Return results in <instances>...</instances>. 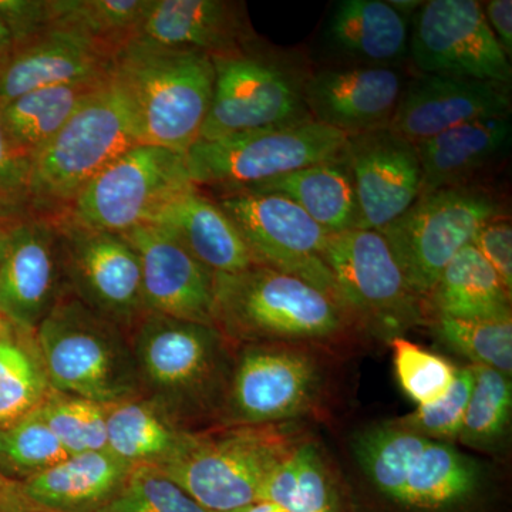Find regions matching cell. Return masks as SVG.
<instances>
[{
    "mask_svg": "<svg viewBox=\"0 0 512 512\" xmlns=\"http://www.w3.org/2000/svg\"><path fill=\"white\" fill-rule=\"evenodd\" d=\"M35 338L53 392L100 404L141 396L126 330L70 293L37 326Z\"/></svg>",
    "mask_w": 512,
    "mask_h": 512,
    "instance_id": "cell-7",
    "label": "cell"
},
{
    "mask_svg": "<svg viewBox=\"0 0 512 512\" xmlns=\"http://www.w3.org/2000/svg\"><path fill=\"white\" fill-rule=\"evenodd\" d=\"M0 512H37L26 504L0 505Z\"/></svg>",
    "mask_w": 512,
    "mask_h": 512,
    "instance_id": "cell-49",
    "label": "cell"
},
{
    "mask_svg": "<svg viewBox=\"0 0 512 512\" xmlns=\"http://www.w3.org/2000/svg\"><path fill=\"white\" fill-rule=\"evenodd\" d=\"M35 333L0 325V427L35 412L52 393Z\"/></svg>",
    "mask_w": 512,
    "mask_h": 512,
    "instance_id": "cell-33",
    "label": "cell"
},
{
    "mask_svg": "<svg viewBox=\"0 0 512 512\" xmlns=\"http://www.w3.org/2000/svg\"><path fill=\"white\" fill-rule=\"evenodd\" d=\"M130 339L141 396L188 431L218 426L237 346L217 326L146 313Z\"/></svg>",
    "mask_w": 512,
    "mask_h": 512,
    "instance_id": "cell-1",
    "label": "cell"
},
{
    "mask_svg": "<svg viewBox=\"0 0 512 512\" xmlns=\"http://www.w3.org/2000/svg\"><path fill=\"white\" fill-rule=\"evenodd\" d=\"M106 412L107 451L131 467L168 466L198 433L185 430L143 396L106 404Z\"/></svg>",
    "mask_w": 512,
    "mask_h": 512,
    "instance_id": "cell-28",
    "label": "cell"
},
{
    "mask_svg": "<svg viewBox=\"0 0 512 512\" xmlns=\"http://www.w3.org/2000/svg\"><path fill=\"white\" fill-rule=\"evenodd\" d=\"M131 470L107 450L76 454L18 484V490L37 512H97L123 487Z\"/></svg>",
    "mask_w": 512,
    "mask_h": 512,
    "instance_id": "cell-27",
    "label": "cell"
},
{
    "mask_svg": "<svg viewBox=\"0 0 512 512\" xmlns=\"http://www.w3.org/2000/svg\"><path fill=\"white\" fill-rule=\"evenodd\" d=\"M215 201L234 222L256 264L296 276L340 303L335 279L323 259L330 232L295 202L249 192L221 195Z\"/></svg>",
    "mask_w": 512,
    "mask_h": 512,
    "instance_id": "cell-14",
    "label": "cell"
},
{
    "mask_svg": "<svg viewBox=\"0 0 512 512\" xmlns=\"http://www.w3.org/2000/svg\"><path fill=\"white\" fill-rule=\"evenodd\" d=\"M191 187L183 154L138 144L96 175L60 218L124 234L147 224L175 195Z\"/></svg>",
    "mask_w": 512,
    "mask_h": 512,
    "instance_id": "cell-13",
    "label": "cell"
},
{
    "mask_svg": "<svg viewBox=\"0 0 512 512\" xmlns=\"http://www.w3.org/2000/svg\"><path fill=\"white\" fill-rule=\"evenodd\" d=\"M352 456L376 494L409 511L458 510L473 503L487 483L477 458L393 420L360 430L352 440Z\"/></svg>",
    "mask_w": 512,
    "mask_h": 512,
    "instance_id": "cell-3",
    "label": "cell"
},
{
    "mask_svg": "<svg viewBox=\"0 0 512 512\" xmlns=\"http://www.w3.org/2000/svg\"><path fill=\"white\" fill-rule=\"evenodd\" d=\"M470 366L474 375L473 389L457 441L476 450H493L510 429L511 377L490 367Z\"/></svg>",
    "mask_w": 512,
    "mask_h": 512,
    "instance_id": "cell-35",
    "label": "cell"
},
{
    "mask_svg": "<svg viewBox=\"0 0 512 512\" xmlns=\"http://www.w3.org/2000/svg\"><path fill=\"white\" fill-rule=\"evenodd\" d=\"M97 512H211L185 493L173 478L153 466H137L126 483Z\"/></svg>",
    "mask_w": 512,
    "mask_h": 512,
    "instance_id": "cell-40",
    "label": "cell"
},
{
    "mask_svg": "<svg viewBox=\"0 0 512 512\" xmlns=\"http://www.w3.org/2000/svg\"><path fill=\"white\" fill-rule=\"evenodd\" d=\"M511 117L471 121L416 144L421 192L476 185V178L508 156Z\"/></svg>",
    "mask_w": 512,
    "mask_h": 512,
    "instance_id": "cell-26",
    "label": "cell"
},
{
    "mask_svg": "<svg viewBox=\"0 0 512 512\" xmlns=\"http://www.w3.org/2000/svg\"><path fill=\"white\" fill-rule=\"evenodd\" d=\"M109 77L110 73L53 84L9 101L0 107V124L9 143L20 156L32 161L67 121L99 92Z\"/></svg>",
    "mask_w": 512,
    "mask_h": 512,
    "instance_id": "cell-30",
    "label": "cell"
},
{
    "mask_svg": "<svg viewBox=\"0 0 512 512\" xmlns=\"http://www.w3.org/2000/svg\"><path fill=\"white\" fill-rule=\"evenodd\" d=\"M247 5L234 0H151L128 45L215 56L255 40Z\"/></svg>",
    "mask_w": 512,
    "mask_h": 512,
    "instance_id": "cell-22",
    "label": "cell"
},
{
    "mask_svg": "<svg viewBox=\"0 0 512 512\" xmlns=\"http://www.w3.org/2000/svg\"><path fill=\"white\" fill-rule=\"evenodd\" d=\"M147 224L163 228L214 274L258 265L234 222L195 185L175 195Z\"/></svg>",
    "mask_w": 512,
    "mask_h": 512,
    "instance_id": "cell-25",
    "label": "cell"
},
{
    "mask_svg": "<svg viewBox=\"0 0 512 512\" xmlns=\"http://www.w3.org/2000/svg\"><path fill=\"white\" fill-rule=\"evenodd\" d=\"M0 225H2V224H0ZM2 227H5V225H2Z\"/></svg>",
    "mask_w": 512,
    "mask_h": 512,
    "instance_id": "cell-52",
    "label": "cell"
},
{
    "mask_svg": "<svg viewBox=\"0 0 512 512\" xmlns=\"http://www.w3.org/2000/svg\"><path fill=\"white\" fill-rule=\"evenodd\" d=\"M473 383L471 366L458 367L456 379L443 397L426 406H417L414 412L393 421L426 439L454 444L463 424Z\"/></svg>",
    "mask_w": 512,
    "mask_h": 512,
    "instance_id": "cell-41",
    "label": "cell"
},
{
    "mask_svg": "<svg viewBox=\"0 0 512 512\" xmlns=\"http://www.w3.org/2000/svg\"><path fill=\"white\" fill-rule=\"evenodd\" d=\"M69 457L36 412L0 427V476L20 484Z\"/></svg>",
    "mask_w": 512,
    "mask_h": 512,
    "instance_id": "cell-36",
    "label": "cell"
},
{
    "mask_svg": "<svg viewBox=\"0 0 512 512\" xmlns=\"http://www.w3.org/2000/svg\"><path fill=\"white\" fill-rule=\"evenodd\" d=\"M3 320H5V318H2V316H0V325H2Z\"/></svg>",
    "mask_w": 512,
    "mask_h": 512,
    "instance_id": "cell-51",
    "label": "cell"
},
{
    "mask_svg": "<svg viewBox=\"0 0 512 512\" xmlns=\"http://www.w3.org/2000/svg\"><path fill=\"white\" fill-rule=\"evenodd\" d=\"M241 192L288 198L330 234L360 227L355 184L345 157L301 168L231 194Z\"/></svg>",
    "mask_w": 512,
    "mask_h": 512,
    "instance_id": "cell-29",
    "label": "cell"
},
{
    "mask_svg": "<svg viewBox=\"0 0 512 512\" xmlns=\"http://www.w3.org/2000/svg\"><path fill=\"white\" fill-rule=\"evenodd\" d=\"M302 439L295 423L215 427L198 431L160 470L205 510L237 512L258 503L266 480Z\"/></svg>",
    "mask_w": 512,
    "mask_h": 512,
    "instance_id": "cell-8",
    "label": "cell"
},
{
    "mask_svg": "<svg viewBox=\"0 0 512 512\" xmlns=\"http://www.w3.org/2000/svg\"><path fill=\"white\" fill-rule=\"evenodd\" d=\"M348 137L313 119L197 141L185 154L195 187L220 195L345 157Z\"/></svg>",
    "mask_w": 512,
    "mask_h": 512,
    "instance_id": "cell-9",
    "label": "cell"
},
{
    "mask_svg": "<svg viewBox=\"0 0 512 512\" xmlns=\"http://www.w3.org/2000/svg\"><path fill=\"white\" fill-rule=\"evenodd\" d=\"M239 512H288L284 508L278 507V505L271 503H256L251 507L245 508Z\"/></svg>",
    "mask_w": 512,
    "mask_h": 512,
    "instance_id": "cell-48",
    "label": "cell"
},
{
    "mask_svg": "<svg viewBox=\"0 0 512 512\" xmlns=\"http://www.w3.org/2000/svg\"><path fill=\"white\" fill-rule=\"evenodd\" d=\"M113 57L79 32L46 29L13 45L0 62V107L42 87L106 76Z\"/></svg>",
    "mask_w": 512,
    "mask_h": 512,
    "instance_id": "cell-23",
    "label": "cell"
},
{
    "mask_svg": "<svg viewBox=\"0 0 512 512\" xmlns=\"http://www.w3.org/2000/svg\"><path fill=\"white\" fill-rule=\"evenodd\" d=\"M511 111L510 86L505 84L413 73L389 130L416 146L461 124L511 117Z\"/></svg>",
    "mask_w": 512,
    "mask_h": 512,
    "instance_id": "cell-19",
    "label": "cell"
},
{
    "mask_svg": "<svg viewBox=\"0 0 512 512\" xmlns=\"http://www.w3.org/2000/svg\"><path fill=\"white\" fill-rule=\"evenodd\" d=\"M474 247L493 266L508 291L512 292V225L510 217L501 215L477 232Z\"/></svg>",
    "mask_w": 512,
    "mask_h": 512,
    "instance_id": "cell-43",
    "label": "cell"
},
{
    "mask_svg": "<svg viewBox=\"0 0 512 512\" xmlns=\"http://www.w3.org/2000/svg\"><path fill=\"white\" fill-rule=\"evenodd\" d=\"M485 19L493 30L498 43L503 47L505 55H512V2L511 0H490L481 3Z\"/></svg>",
    "mask_w": 512,
    "mask_h": 512,
    "instance_id": "cell-44",
    "label": "cell"
},
{
    "mask_svg": "<svg viewBox=\"0 0 512 512\" xmlns=\"http://www.w3.org/2000/svg\"><path fill=\"white\" fill-rule=\"evenodd\" d=\"M30 161L9 143L0 124V224L12 227L28 220Z\"/></svg>",
    "mask_w": 512,
    "mask_h": 512,
    "instance_id": "cell-42",
    "label": "cell"
},
{
    "mask_svg": "<svg viewBox=\"0 0 512 512\" xmlns=\"http://www.w3.org/2000/svg\"><path fill=\"white\" fill-rule=\"evenodd\" d=\"M151 0H47L49 28L79 32L116 55L133 40Z\"/></svg>",
    "mask_w": 512,
    "mask_h": 512,
    "instance_id": "cell-34",
    "label": "cell"
},
{
    "mask_svg": "<svg viewBox=\"0 0 512 512\" xmlns=\"http://www.w3.org/2000/svg\"><path fill=\"white\" fill-rule=\"evenodd\" d=\"M258 503L288 512H342L336 474L319 444L299 441L266 480Z\"/></svg>",
    "mask_w": 512,
    "mask_h": 512,
    "instance_id": "cell-32",
    "label": "cell"
},
{
    "mask_svg": "<svg viewBox=\"0 0 512 512\" xmlns=\"http://www.w3.org/2000/svg\"><path fill=\"white\" fill-rule=\"evenodd\" d=\"M52 221L70 295L121 329L134 328L147 313L136 249L123 235L83 227L66 218Z\"/></svg>",
    "mask_w": 512,
    "mask_h": 512,
    "instance_id": "cell-15",
    "label": "cell"
},
{
    "mask_svg": "<svg viewBox=\"0 0 512 512\" xmlns=\"http://www.w3.org/2000/svg\"><path fill=\"white\" fill-rule=\"evenodd\" d=\"M111 74L131 101L141 143L185 156L200 140L214 90L211 56L126 45Z\"/></svg>",
    "mask_w": 512,
    "mask_h": 512,
    "instance_id": "cell-5",
    "label": "cell"
},
{
    "mask_svg": "<svg viewBox=\"0 0 512 512\" xmlns=\"http://www.w3.org/2000/svg\"><path fill=\"white\" fill-rule=\"evenodd\" d=\"M237 512H239V511H237Z\"/></svg>",
    "mask_w": 512,
    "mask_h": 512,
    "instance_id": "cell-53",
    "label": "cell"
},
{
    "mask_svg": "<svg viewBox=\"0 0 512 512\" xmlns=\"http://www.w3.org/2000/svg\"><path fill=\"white\" fill-rule=\"evenodd\" d=\"M345 160L355 184L359 229L380 231L419 198L423 175L417 148L389 128L348 138Z\"/></svg>",
    "mask_w": 512,
    "mask_h": 512,
    "instance_id": "cell-21",
    "label": "cell"
},
{
    "mask_svg": "<svg viewBox=\"0 0 512 512\" xmlns=\"http://www.w3.org/2000/svg\"><path fill=\"white\" fill-rule=\"evenodd\" d=\"M414 73L448 74L511 86L512 67L477 0H427L410 20Z\"/></svg>",
    "mask_w": 512,
    "mask_h": 512,
    "instance_id": "cell-16",
    "label": "cell"
},
{
    "mask_svg": "<svg viewBox=\"0 0 512 512\" xmlns=\"http://www.w3.org/2000/svg\"><path fill=\"white\" fill-rule=\"evenodd\" d=\"M35 412L69 456L107 450L106 404L52 392Z\"/></svg>",
    "mask_w": 512,
    "mask_h": 512,
    "instance_id": "cell-38",
    "label": "cell"
},
{
    "mask_svg": "<svg viewBox=\"0 0 512 512\" xmlns=\"http://www.w3.org/2000/svg\"><path fill=\"white\" fill-rule=\"evenodd\" d=\"M323 259L357 332L389 343L410 329L429 325L426 302L407 284L382 232L352 229L330 234Z\"/></svg>",
    "mask_w": 512,
    "mask_h": 512,
    "instance_id": "cell-10",
    "label": "cell"
},
{
    "mask_svg": "<svg viewBox=\"0 0 512 512\" xmlns=\"http://www.w3.org/2000/svg\"><path fill=\"white\" fill-rule=\"evenodd\" d=\"M315 346H237L217 427L288 424L313 412L325 387V363Z\"/></svg>",
    "mask_w": 512,
    "mask_h": 512,
    "instance_id": "cell-12",
    "label": "cell"
},
{
    "mask_svg": "<svg viewBox=\"0 0 512 512\" xmlns=\"http://www.w3.org/2000/svg\"><path fill=\"white\" fill-rule=\"evenodd\" d=\"M211 60L214 90L198 141L312 119L305 86L313 64L302 50L272 46L256 37Z\"/></svg>",
    "mask_w": 512,
    "mask_h": 512,
    "instance_id": "cell-6",
    "label": "cell"
},
{
    "mask_svg": "<svg viewBox=\"0 0 512 512\" xmlns=\"http://www.w3.org/2000/svg\"><path fill=\"white\" fill-rule=\"evenodd\" d=\"M436 338L471 365L512 373V319L460 320L431 318Z\"/></svg>",
    "mask_w": 512,
    "mask_h": 512,
    "instance_id": "cell-37",
    "label": "cell"
},
{
    "mask_svg": "<svg viewBox=\"0 0 512 512\" xmlns=\"http://www.w3.org/2000/svg\"><path fill=\"white\" fill-rule=\"evenodd\" d=\"M322 43L338 66L402 69L409 63L410 19L387 0H340L323 26Z\"/></svg>",
    "mask_w": 512,
    "mask_h": 512,
    "instance_id": "cell-24",
    "label": "cell"
},
{
    "mask_svg": "<svg viewBox=\"0 0 512 512\" xmlns=\"http://www.w3.org/2000/svg\"><path fill=\"white\" fill-rule=\"evenodd\" d=\"M387 2H389L400 15L410 20H412L417 10L423 5V2H420V0H387Z\"/></svg>",
    "mask_w": 512,
    "mask_h": 512,
    "instance_id": "cell-46",
    "label": "cell"
},
{
    "mask_svg": "<svg viewBox=\"0 0 512 512\" xmlns=\"http://www.w3.org/2000/svg\"><path fill=\"white\" fill-rule=\"evenodd\" d=\"M9 227H2L0 225V259H2L3 252H5L6 242H8Z\"/></svg>",
    "mask_w": 512,
    "mask_h": 512,
    "instance_id": "cell-50",
    "label": "cell"
},
{
    "mask_svg": "<svg viewBox=\"0 0 512 512\" xmlns=\"http://www.w3.org/2000/svg\"><path fill=\"white\" fill-rule=\"evenodd\" d=\"M215 326L235 346L249 343L329 348L357 332L328 293L268 266L215 274Z\"/></svg>",
    "mask_w": 512,
    "mask_h": 512,
    "instance_id": "cell-2",
    "label": "cell"
},
{
    "mask_svg": "<svg viewBox=\"0 0 512 512\" xmlns=\"http://www.w3.org/2000/svg\"><path fill=\"white\" fill-rule=\"evenodd\" d=\"M120 235L140 258L147 313L215 326L214 272L157 225H138Z\"/></svg>",
    "mask_w": 512,
    "mask_h": 512,
    "instance_id": "cell-20",
    "label": "cell"
},
{
    "mask_svg": "<svg viewBox=\"0 0 512 512\" xmlns=\"http://www.w3.org/2000/svg\"><path fill=\"white\" fill-rule=\"evenodd\" d=\"M25 504L20 498L18 484L0 476V505Z\"/></svg>",
    "mask_w": 512,
    "mask_h": 512,
    "instance_id": "cell-45",
    "label": "cell"
},
{
    "mask_svg": "<svg viewBox=\"0 0 512 512\" xmlns=\"http://www.w3.org/2000/svg\"><path fill=\"white\" fill-rule=\"evenodd\" d=\"M409 79L404 67L313 69L305 86L306 109L313 120L348 138L387 130Z\"/></svg>",
    "mask_w": 512,
    "mask_h": 512,
    "instance_id": "cell-18",
    "label": "cell"
},
{
    "mask_svg": "<svg viewBox=\"0 0 512 512\" xmlns=\"http://www.w3.org/2000/svg\"><path fill=\"white\" fill-rule=\"evenodd\" d=\"M501 215H507L503 202L481 185L441 188L420 194L409 210L379 232L407 284L426 302L451 259Z\"/></svg>",
    "mask_w": 512,
    "mask_h": 512,
    "instance_id": "cell-11",
    "label": "cell"
},
{
    "mask_svg": "<svg viewBox=\"0 0 512 512\" xmlns=\"http://www.w3.org/2000/svg\"><path fill=\"white\" fill-rule=\"evenodd\" d=\"M141 143L131 101L109 80L30 161V217L57 220L121 154Z\"/></svg>",
    "mask_w": 512,
    "mask_h": 512,
    "instance_id": "cell-4",
    "label": "cell"
},
{
    "mask_svg": "<svg viewBox=\"0 0 512 512\" xmlns=\"http://www.w3.org/2000/svg\"><path fill=\"white\" fill-rule=\"evenodd\" d=\"M13 47V36L10 33L8 25H6L5 19L0 15V62L9 55L10 50Z\"/></svg>",
    "mask_w": 512,
    "mask_h": 512,
    "instance_id": "cell-47",
    "label": "cell"
},
{
    "mask_svg": "<svg viewBox=\"0 0 512 512\" xmlns=\"http://www.w3.org/2000/svg\"><path fill=\"white\" fill-rule=\"evenodd\" d=\"M511 293L493 266L468 244L444 268L427 298V312L430 319H512Z\"/></svg>",
    "mask_w": 512,
    "mask_h": 512,
    "instance_id": "cell-31",
    "label": "cell"
},
{
    "mask_svg": "<svg viewBox=\"0 0 512 512\" xmlns=\"http://www.w3.org/2000/svg\"><path fill=\"white\" fill-rule=\"evenodd\" d=\"M63 284L55 221L32 217L9 227L0 259V316L35 333L64 295Z\"/></svg>",
    "mask_w": 512,
    "mask_h": 512,
    "instance_id": "cell-17",
    "label": "cell"
},
{
    "mask_svg": "<svg viewBox=\"0 0 512 512\" xmlns=\"http://www.w3.org/2000/svg\"><path fill=\"white\" fill-rule=\"evenodd\" d=\"M389 345L397 382L417 406L436 402L448 392L458 369L450 360L404 336L390 340Z\"/></svg>",
    "mask_w": 512,
    "mask_h": 512,
    "instance_id": "cell-39",
    "label": "cell"
}]
</instances>
